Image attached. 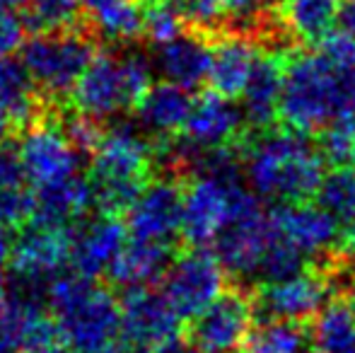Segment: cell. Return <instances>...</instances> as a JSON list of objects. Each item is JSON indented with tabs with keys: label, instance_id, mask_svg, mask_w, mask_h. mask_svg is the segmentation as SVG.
<instances>
[{
	"label": "cell",
	"instance_id": "cell-1",
	"mask_svg": "<svg viewBox=\"0 0 355 353\" xmlns=\"http://www.w3.org/2000/svg\"><path fill=\"white\" fill-rule=\"evenodd\" d=\"M239 162L249 191L273 206L312 201L327 172L317 138L288 126L249 131L239 148Z\"/></svg>",
	"mask_w": 355,
	"mask_h": 353
},
{
	"label": "cell",
	"instance_id": "cell-2",
	"mask_svg": "<svg viewBox=\"0 0 355 353\" xmlns=\"http://www.w3.org/2000/svg\"><path fill=\"white\" fill-rule=\"evenodd\" d=\"M355 112V68H336L319 51L283 56L278 121L293 131L317 136L329 121Z\"/></svg>",
	"mask_w": 355,
	"mask_h": 353
},
{
	"label": "cell",
	"instance_id": "cell-3",
	"mask_svg": "<svg viewBox=\"0 0 355 353\" xmlns=\"http://www.w3.org/2000/svg\"><path fill=\"white\" fill-rule=\"evenodd\" d=\"M46 302L73 351H97L121 336L119 300L107 286L97 283V278L75 271L56 276L49 283Z\"/></svg>",
	"mask_w": 355,
	"mask_h": 353
},
{
	"label": "cell",
	"instance_id": "cell-4",
	"mask_svg": "<svg viewBox=\"0 0 355 353\" xmlns=\"http://www.w3.org/2000/svg\"><path fill=\"white\" fill-rule=\"evenodd\" d=\"M343 255L341 250L322 259L309 261L307 268L293 273L281 281L254 283L249 300H252L254 322L261 320H290L307 322L327 305L329 298L341 291L343 281Z\"/></svg>",
	"mask_w": 355,
	"mask_h": 353
},
{
	"label": "cell",
	"instance_id": "cell-5",
	"mask_svg": "<svg viewBox=\"0 0 355 353\" xmlns=\"http://www.w3.org/2000/svg\"><path fill=\"white\" fill-rule=\"evenodd\" d=\"M257 201L242 172H198L184 179L179 237L189 247H211L239 211Z\"/></svg>",
	"mask_w": 355,
	"mask_h": 353
},
{
	"label": "cell",
	"instance_id": "cell-6",
	"mask_svg": "<svg viewBox=\"0 0 355 353\" xmlns=\"http://www.w3.org/2000/svg\"><path fill=\"white\" fill-rule=\"evenodd\" d=\"M99 49V39L89 27L71 32L32 34L22 42L19 61L29 73L44 102L68 104V94Z\"/></svg>",
	"mask_w": 355,
	"mask_h": 353
},
{
	"label": "cell",
	"instance_id": "cell-7",
	"mask_svg": "<svg viewBox=\"0 0 355 353\" xmlns=\"http://www.w3.org/2000/svg\"><path fill=\"white\" fill-rule=\"evenodd\" d=\"M164 298L182 322H189L227 288V273L208 247H187L164 271Z\"/></svg>",
	"mask_w": 355,
	"mask_h": 353
},
{
	"label": "cell",
	"instance_id": "cell-8",
	"mask_svg": "<svg viewBox=\"0 0 355 353\" xmlns=\"http://www.w3.org/2000/svg\"><path fill=\"white\" fill-rule=\"evenodd\" d=\"M66 104H49L46 112L29 123L22 133V141L17 143L19 157H22L24 175L34 187L53 184L78 175L80 153L73 148L68 136L63 133L58 112Z\"/></svg>",
	"mask_w": 355,
	"mask_h": 353
},
{
	"label": "cell",
	"instance_id": "cell-9",
	"mask_svg": "<svg viewBox=\"0 0 355 353\" xmlns=\"http://www.w3.org/2000/svg\"><path fill=\"white\" fill-rule=\"evenodd\" d=\"M71 259V227L32 218L10 242L8 264L17 281L46 286Z\"/></svg>",
	"mask_w": 355,
	"mask_h": 353
},
{
	"label": "cell",
	"instance_id": "cell-10",
	"mask_svg": "<svg viewBox=\"0 0 355 353\" xmlns=\"http://www.w3.org/2000/svg\"><path fill=\"white\" fill-rule=\"evenodd\" d=\"M271 235V216L268 211H263L261 201L257 198L215 235L211 242L213 255L218 257L220 266L234 283H254Z\"/></svg>",
	"mask_w": 355,
	"mask_h": 353
},
{
	"label": "cell",
	"instance_id": "cell-11",
	"mask_svg": "<svg viewBox=\"0 0 355 353\" xmlns=\"http://www.w3.org/2000/svg\"><path fill=\"white\" fill-rule=\"evenodd\" d=\"M252 322L249 293L242 286H227L187 322V341L203 353H237Z\"/></svg>",
	"mask_w": 355,
	"mask_h": 353
},
{
	"label": "cell",
	"instance_id": "cell-12",
	"mask_svg": "<svg viewBox=\"0 0 355 353\" xmlns=\"http://www.w3.org/2000/svg\"><path fill=\"white\" fill-rule=\"evenodd\" d=\"M119 320H121V336L145 351L157 349L164 341L182 336L179 315L162 291L155 286L123 288L119 298Z\"/></svg>",
	"mask_w": 355,
	"mask_h": 353
},
{
	"label": "cell",
	"instance_id": "cell-13",
	"mask_svg": "<svg viewBox=\"0 0 355 353\" xmlns=\"http://www.w3.org/2000/svg\"><path fill=\"white\" fill-rule=\"evenodd\" d=\"M184 179L157 175L153 177L141 196L126 211V232L136 240L177 245L182 223Z\"/></svg>",
	"mask_w": 355,
	"mask_h": 353
},
{
	"label": "cell",
	"instance_id": "cell-14",
	"mask_svg": "<svg viewBox=\"0 0 355 353\" xmlns=\"http://www.w3.org/2000/svg\"><path fill=\"white\" fill-rule=\"evenodd\" d=\"M249 128L244 123L242 109L234 99L220 97L218 92L208 89L193 97L189 109L187 123L182 136L198 150H213V148H242Z\"/></svg>",
	"mask_w": 355,
	"mask_h": 353
},
{
	"label": "cell",
	"instance_id": "cell-15",
	"mask_svg": "<svg viewBox=\"0 0 355 353\" xmlns=\"http://www.w3.org/2000/svg\"><path fill=\"white\" fill-rule=\"evenodd\" d=\"M68 107L85 117L97 119V121H104L119 112H128L119 53L97 49L92 61L85 66V71L75 80L71 94H68Z\"/></svg>",
	"mask_w": 355,
	"mask_h": 353
},
{
	"label": "cell",
	"instance_id": "cell-16",
	"mask_svg": "<svg viewBox=\"0 0 355 353\" xmlns=\"http://www.w3.org/2000/svg\"><path fill=\"white\" fill-rule=\"evenodd\" d=\"M268 216L278 235L297 247L307 259L314 261L338 252L341 225L317 203H278Z\"/></svg>",
	"mask_w": 355,
	"mask_h": 353
},
{
	"label": "cell",
	"instance_id": "cell-17",
	"mask_svg": "<svg viewBox=\"0 0 355 353\" xmlns=\"http://www.w3.org/2000/svg\"><path fill=\"white\" fill-rule=\"evenodd\" d=\"M126 240L128 232L121 218L102 216V213L87 218V221L83 218L71 227V259H68V264L80 276L99 278L107 273L109 264Z\"/></svg>",
	"mask_w": 355,
	"mask_h": 353
},
{
	"label": "cell",
	"instance_id": "cell-18",
	"mask_svg": "<svg viewBox=\"0 0 355 353\" xmlns=\"http://www.w3.org/2000/svg\"><path fill=\"white\" fill-rule=\"evenodd\" d=\"M283 83V53L257 51L252 73L247 78L239 102L249 131H263L278 121V97Z\"/></svg>",
	"mask_w": 355,
	"mask_h": 353
},
{
	"label": "cell",
	"instance_id": "cell-19",
	"mask_svg": "<svg viewBox=\"0 0 355 353\" xmlns=\"http://www.w3.org/2000/svg\"><path fill=\"white\" fill-rule=\"evenodd\" d=\"M155 66L164 80L184 89H196L206 83L211 68V39L196 29H187L179 37L159 44Z\"/></svg>",
	"mask_w": 355,
	"mask_h": 353
},
{
	"label": "cell",
	"instance_id": "cell-20",
	"mask_svg": "<svg viewBox=\"0 0 355 353\" xmlns=\"http://www.w3.org/2000/svg\"><path fill=\"white\" fill-rule=\"evenodd\" d=\"M257 51L259 49L252 42V37H244V34L225 32L213 37L211 68H208L206 78L213 92L237 102L244 85H247L249 73H252Z\"/></svg>",
	"mask_w": 355,
	"mask_h": 353
},
{
	"label": "cell",
	"instance_id": "cell-21",
	"mask_svg": "<svg viewBox=\"0 0 355 353\" xmlns=\"http://www.w3.org/2000/svg\"><path fill=\"white\" fill-rule=\"evenodd\" d=\"M177 252H179L177 245L131 237V240L123 242L119 255L109 264L107 268L109 281L116 288L153 286V283L162 281L164 271L172 264Z\"/></svg>",
	"mask_w": 355,
	"mask_h": 353
},
{
	"label": "cell",
	"instance_id": "cell-22",
	"mask_svg": "<svg viewBox=\"0 0 355 353\" xmlns=\"http://www.w3.org/2000/svg\"><path fill=\"white\" fill-rule=\"evenodd\" d=\"M177 5L187 17L189 29L206 37L225 32L249 37L261 10V0H177Z\"/></svg>",
	"mask_w": 355,
	"mask_h": 353
},
{
	"label": "cell",
	"instance_id": "cell-23",
	"mask_svg": "<svg viewBox=\"0 0 355 353\" xmlns=\"http://www.w3.org/2000/svg\"><path fill=\"white\" fill-rule=\"evenodd\" d=\"M191 89H184L174 83H153L143 92L131 112H136L138 123L153 138L177 136L187 123L189 109H191Z\"/></svg>",
	"mask_w": 355,
	"mask_h": 353
},
{
	"label": "cell",
	"instance_id": "cell-24",
	"mask_svg": "<svg viewBox=\"0 0 355 353\" xmlns=\"http://www.w3.org/2000/svg\"><path fill=\"white\" fill-rule=\"evenodd\" d=\"M343 0H278L273 17L276 32L297 44L317 46L331 29H336Z\"/></svg>",
	"mask_w": 355,
	"mask_h": 353
},
{
	"label": "cell",
	"instance_id": "cell-25",
	"mask_svg": "<svg viewBox=\"0 0 355 353\" xmlns=\"http://www.w3.org/2000/svg\"><path fill=\"white\" fill-rule=\"evenodd\" d=\"M46 107L49 102H44L42 94L37 92L22 61L0 56V109L8 117L12 133L24 131L46 112Z\"/></svg>",
	"mask_w": 355,
	"mask_h": 353
},
{
	"label": "cell",
	"instance_id": "cell-26",
	"mask_svg": "<svg viewBox=\"0 0 355 353\" xmlns=\"http://www.w3.org/2000/svg\"><path fill=\"white\" fill-rule=\"evenodd\" d=\"M85 22L97 39L131 44L143 37V0H80Z\"/></svg>",
	"mask_w": 355,
	"mask_h": 353
},
{
	"label": "cell",
	"instance_id": "cell-27",
	"mask_svg": "<svg viewBox=\"0 0 355 353\" xmlns=\"http://www.w3.org/2000/svg\"><path fill=\"white\" fill-rule=\"evenodd\" d=\"M92 208L89 184L83 175H73L53 184H44L34 191V218L73 227L78 221L87 218Z\"/></svg>",
	"mask_w": 355,
	"mask_h": 353
},
{
	"label": "cell",
	"instance_id": "cell-28",
	"mask_svg": "<svg viewBox=\"0 0 355 353\" xmlns=\"http://www.w3.org/2000/svg\"><path fill=\"white\" fill-rule=\"evenodd\" d=\"M312 320L307 332L314 353H355V320L341 293L329 298Z\"/></svg>",
	"mask_w": 355,
	"mask_h": 353
},
{
	"label": "cell",
	"instance_id": "cell-29",
	"mask_svg": "<svg viewBox=\"0 0 355 353\" xmlns=\"http://www.w3.org/2000/svg\"><path fill=\"white\" fill-rule=\"evenodd\" d=\"M309 344V332L304 322L261 320L249 327L237 353H300Z\"/></svg>",
	"mask_w": 355,
	"mask_h": 353
},
{
	"label": "cell",
	"instance_id": "cell-30",
	"mask_svg": "<svg viewBox=\"0 0 355 353\" xmlns=\"http://www.w3.org/2000/svg\"><path fill=\"white\" fill-rule=\"evenodd\" d=\"M312 201L327 211L341 230L351 225L355 221V172L346 165H334L324 172Z\"/></svg>",
	"mask_w": 355,
	"mask_h": 353
},
{
	"label": "cell",
	"instance_id": "cell-31",
	"mask_svg": "<svg viewBox=\"0 0 355 353\" xmlns=\"http://www.w3.org/2000/svg\"><path fill=\"white\" fill-rule=\"evenodd\" d=\"M24 27L32 34L71 32L87 27L80 0H29L24 5Z\"/></svg>",
	"mask_w": 355,
	"mask_h": 353
},
{
	"label": "cell",
	"instance_id": "cell-32",
	"mask_svg": "<svg viewBox=\"0 0 355 353\" xmlns=\"http://www.w3.org/2000/svg\"><path fill=\"white\" fill-rule=\"evenodd\" d=\"M187 29V17L172 0H157V3H148V8H143V37L150 39L155 46L179 37Z\"/></svg>",
	"mask_w": 355,
	"mask_h": 353
},
{
	"label": "cell",
	"instance_id": "cell-33",
	"mask_svg": "<svg viewBox=\"0 0 355 353\" xmlns=\"http://www.w3.org/2000/svg\"><path fill=\"white\" fill-rule=\"evenodd\" d=\"M314 138L329 165H348L355 148V112L329 121Z\"/></svg>",
	"mask_w": 355,
	"mask_h": 353
},
{
	"label": "cell",
	"instance_id": "cell-34",
	"mask_svg": "<svg viewBox=\"0 0 355 353\" xmlns=\"http://www.w3.org/2000/svg\"><path fill=\"white\" fill-rule=\"evenodd\" d=\"M119 63H121V78L123 89H126L128 99V112L136 107V102L143 97V92L153 85V63L138 51L119 53Z\"/></svg>",
	"mask_w": 355,
	"mask_h": 353
},
{
	"label": "cell",
	"instance_id": "cell-35",
	"mask_svg": "<svg viewBox=\"0 0 355 353\" xmlns=\"http://www.w3.org/2000/svg\"><path fill=\"white\" fill-rule=\"evenodd\" d=\"M34 218V193L24 187L0 189V227L17 230Z\"/></svg>",
	"mask_w": 355,
	"mask_h": 353
},
{
	"label": "cell",
	"instance_id": "cell-36",
	"mask_svg": "<svg viewBox=\"0 0 355 353\" xmlns=\"http://www.w3.org/2000/svg\"><path fill=\"white\" fill-rule=\"evenodd\" d=\"M319 53L334 63L336 68H355V37L346 29H331L322 42L317 44Z\"/></svg>",
	"mask_w": 355,
	"mask_h": 353
},
{
	"label": "cell",
	"instance_id": "cell-37",
	"mask_svg": "<svg viewBox=\"0 0 355 353\" xmlns=\"http://www.w3.org/2000/svg\"><path fill=\"white\" fill-rule=\"evenodd\" d=\"M24 182H27V175H24L19 148L8 136L5 141H0V189L24 187Z\"/></svg>",
	"mask_w": 355,
	"mask_h": 353
},
{
	"label": "cell",
	"instance_id": "cell-38",
	"mask_svg": "<svg viewBox=\"0 0 355 353\" xmlns=\"http://www.w3.org/2000/svg\"><path fill=\"white\" fill-rule=\"evenodd\" d=\"M24 19L15 10L0 8V56H12L24 42Z\"/></svg>",
	"mask_w": 355,
	"mask_h": 353
},
{
	"label": "cell",
	"instance_id": "cell-39",
	"mask_svg": "<svg viewBox=\"0 0 355 353\" xmlns=\"http://www.w3.org/2000/svg\"><path fill=\"white\" fill-rule=\"evenodd\" d=\"M89 353H148V351L136 344H131V341L123 339V336H116L114 341H109V344L99 346L97 351H89Z\"/></svg>",
	"mask_w": 355,
	"mask_h": 353
},
{
	"label": "cell",
	"instance_id": "cell-40",
	"mask_svg": "<svg viewBox=\"0 0 355 353\" xmlns=\"http://www.w3.org/2000/svg\"><path fill=\"white\" fill-rule=\"evenodd\" d=\"M150 353H203V351H198L196 346H191L189 341H182V336H177V339L159 344L157 349H153Z\"/></svg>",
	"mask_w": 355,
	"mask_h": 353
},
{
	"label": "cell",
	"instance_id": "cell-41",
	"mask_svg": "<svg viewBox=\"0 0 355 353\" xmlns=\"http://www.w3.org/2000/svg\"><path fill=\"white\" fill-rule=\"evenodd\" d=\"M8 252H10V240L3 227H0V300H3V295H5V264H8Z\"/></svg>",
	"mask_w": 355,
	"mask_h": 353
},
{
	"label": "cell",
	"instance_id": "cell-42",
	"mask_svg": "<svg viewBox=\"0 0 355 353\" xmlns=\"http://www.w3.org/2000/svg\"><path fill=\"white\" fill-rule=\"evenodd\" d=\"M338 250L343 252V255H353L355 257V221L351 225H346L341 230V240H338Z\"/></svg>",
	"mask_w": 355,
	"mask_h": 353
},
{
	"label": "cell",
	"instance_id": "cell-43",
	"mask_svg": "<svg viewBox=\"0 0 355 353\" xmlns=\"http://www.w3.org/2000/svg\"><path fill=\"white\" fill-rule=\"evenodd\" d=\"M338 19H341L343 29L351 32L355 37V0H348V3L341 5V15H338Z\"/></svg>",
	"mask_w": 355,
	"mask_h": 353
},
{
	"label": "cell",
	"instance_id": "cell-44",
	"mask_svg": "<svg viewBox=\"0 0 355 353\" xmlns=\"http://www.w3.org/2000/svg\"><path fill=\"white\" fill-rule=\"evenodd\" d=\"M341 295L346 298L348 307H351V312H353V320H355V278H353V281H348V283H346V288H343Z\"/></svg>",
	"mask_w": 355,
	"mask_h": 353
},
{
	"label": "cell",
	"instance_id": "cell-45",
	"mask_svg": "<svg viewBox=\"0 0 355 353\" xmlns=\"http://www.w3.org/2000/svg\"><path fill=\"white\" fill-rule=\"evenodd\" d=\"M10 133H12V128H10V121H8V117H5V112L0 109V141H5Z\"/></svg>",
	"mask_w": 355,
	"mask_h": 353
},
{
	"label": "cell",
	"instance_id": "cell-46",
	"mask_svg": "<svg viewBox=\"0 0 355 353\" xmlns=\"http://www.w3.org/2000/svg\"><path fill=\"white\" fill-rule=\"evenodd\" d=\"M29 0H0V8H8V10H17V8H24Z\"/></svg>",
	"mask_w": 355,
	"mask_h": 353
},
{
	"label": "cell",
	"instance_id": "cell-47",
	"mask_svg": "<svg viewBox=\"0 0 355 353\" xmlns=\"http://www.w3.org/2000/svg\"><path fill=\"white\" fill-rule=\"evenodd\" d=\"M39 353H75V351H71V349H66V346H53V349H49V351H39Z\"/></svg>",
	"mask_w": 355,
	"mask_h": 353
},
{
	"label": "cell",
	"instance_id": "cell-48",
	"mask_svg": "<svg viewBox=\"0 0 355 353\" xmlns=\"http://www.w3.org/2000/svg\"><path fill=\"white\" fill-rule=\"evenodd\" d=\"M351 165H353V172H355V148H353V155H351Z\"/></svg>",
	"mask_w": 355,
	"mask_h": 353
},
{
	"label": "cell",
	"instance_id": "cell-49",
	"mask_svg": "<svg viewBox=\"0 0 355 353\" xmlns=\"http://www.w3.org/2000/svg\"><path fill=\"white\" fill-rule=\"evenodd\" d=\"M143 3H157V0H143Z\"/></svg>",
	"mask_w": 355,
	"mask_h": 353
}]
</instances>
